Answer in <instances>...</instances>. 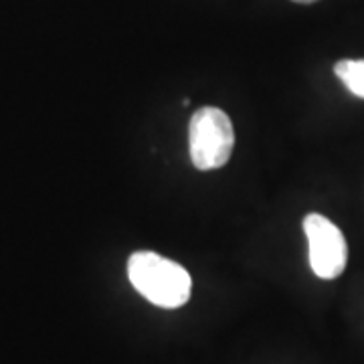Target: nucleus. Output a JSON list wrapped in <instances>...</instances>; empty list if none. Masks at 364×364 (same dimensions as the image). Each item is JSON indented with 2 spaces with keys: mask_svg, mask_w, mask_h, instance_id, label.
Returning <instances> with one entry per match:
<instances>
[{
  "mask_svg": "<svg viewBox=\"0 0 364 364\" xmlns=\"http://www.w3.org/2000/svg\"><path fill=\"white\" fill-rule=\"evenodd\" d=\"M338 79L352 95L364 100V59H344L334 65Z\"/></svg>",
  "mask_w": 364,
  "mask_h": 364,
  "instance_id": "nucleus-4",
  "label": "nucleus"
},
{
  "mask_svg": "<svg viewBox=\"0 0 364 364\" xmlns=\"http://www.w3.org/2000/svg\"><path fill=\"white\" fill-rule=\"evenodd\" d=\"M191 160L198 170L225 166L233 154L235 132L231 117L219 107H200L188 126Z\"/></svg>",
  "mask_w": 364,
  "mask_h": 364,
  "instance_id": "nucleus-2",
  "label": "nucleus"
},
{
  "mask_svg": "<svg viewBox=\"0 0 364 364\" xmlns=\"http://www.w3.org/2000/svg\"><path fill=\"white\" fill-rule=\"evenodd\" d=\"M294 2H299V4H312L316 0H294Z\"/></svg>",
  "mask_w": 364,
  "mask_h": 364,
  "instance_id": "nucleus-5",
  "label": "nucleus"
},
{
  "mask_svg": "<svg viewBox=\"0 0 364 364\" xmlns=\"http://www.w3.org/2000/svg\"><path fill=\"white\" fill-rule=\"evenodd\" d=\"M128 277L140 296L166 310L181 308L191 298L193 279L188 272L154 251H136L128 261Z\"/></svg>",
  "mask_w": 364,
  "mask_h": 364,
  "instance_id": "nucleus-1",
  "label": "nucleus"
},
{
  "mask_svg": "<svg viewBox=\"0 0 364 364\" xmlns=\"http://www.w3.org/2000/svg\"><path fill=\"white\" fill-rule=\"evenodd\" d=\"M310 247V267L322 279H336L346 269L348 245L338 227L324 215L312 213L304 219Z\"/></svg>",
  "mask_w": 364,
  "mask_h": 364,
  "instance_id": "nucleus-3",
  "label": "nucleus"
}]
</instances>
